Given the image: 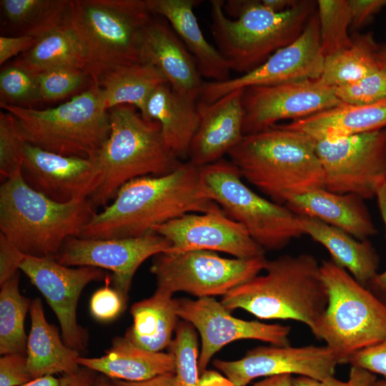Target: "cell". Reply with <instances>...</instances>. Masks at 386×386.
I'll list each match as a JSON object with an SVG mask.
<instances>
[{
	"mask_svg": "<svg viewBox=\"0 0 386 386\" xmlns=\"http://www.w3.org/2000/svg\"><path fill=\"white\" fill-rule=\"evenodd\" d=\"M153 14L146 0H72L68 20L84 48L92 84L107 73L139 63L143 29Z\"/></svg>",
	"mask_w": 386,
	"mask_h": 386,
	"instance_id": "cell-7",
	"label": "cell"
},
{
	"mask_svg": "<svg viewBox=\"0 0 386 386\" xmlns=\"http://www.w3.org/2000/svg\"><path fill=\"white\" fill-rule=\"evenodd\" d=\"M327 307L311 330L346 364L356 352L386 338V305L345 269L331 260L320 264Z\"/></svg>",
	"mask_w": 386,
	"mask_h": 386,
	"instance_id": "cell-8",
	"label": "cell"
},
{
	"mask_svg": "<svg viewBox=\"0 0 386 386\" xmlns=\"http://www.w3.org/2000/svg\"><path fill=\"white\" fill-rule=\"evenodd\" d=\"M175 333L169 348L175 359L177 386H200L199 354L195 328L183 320L178 323Z\"/></svg>",
	"mask_w": 386,
	"mask_h": 386,
	"instance_id": "cell-37",
	"label": "cell"
},
{
	"mask_svg": "<svg viewBox=\"0 0 386 386\" xmlns=\"http://www.w3.org/2000/svg\"><path fill=\"white\" fill-rule=\"evenodd\" d=\"M292 375L284 374L264 377L249 386H293Z\"/></svg>",
	"mask_w": 386,
	"mask_h": 386,
	"instance_id": "cell-53",
	"label": "cell"
},
{
	"mask_svg": "<svg viewBox=\"0 0 386 386\" xmlns=\"http://www.w3.org/2000/svg\"><path fill=\"white\" fill-rule=\"evenodd\" d=\"M110 132L95 153L103 180L90 197L95 207L106 206L127 182L145 176H163L183 162L167 146L159 124L145 119L134 106L109 110Z\"/></svg>",
	"mask_w": 386,
	"mask_h": 386,
	"instance_id": "cell-6",
	"label": "cell"
},
{
	"mask_svg": "<svg viewBox=\"0 0 386 386\" xmlns=\"http://www.w3.org/2000/svg\"><path fill=\"white\" fill-rule=\"evenodd\" d=\"M127 300L114 288L104 287L92 295L89 309L92 316L103 322L117 318L125 309Z\"/></svg>",
	"mask_w": 386,
	"mask_h": 386,
	"instance_id": "cell-42",
	"label": "cell"
},
{
	"mask_svg": "<svg viewBox=\"0 0 386 386\" xmlns=\"http://www.w3.org/2000/svg\"><path fill=\"white\" fill-rule=\"evenodd\" d=\"M15 119L24 142L44 150L83 158L100 149L110 132L109 111L101 100L98 85L58 107L36 109L0 102Z\"/></svg>",
	"mask_w": 386,
	"mask_h": 386,
	"instance_id": "cell-9",
	"label": "cell"
},
{
	"mask_svg": "<svg viewBox=\"0 0 386 386\" xmlns=\"http://www.w3.org/2000/svg\"><path fill=\"white\" fill-rule=\"evenodd\" d=\"M347 363L382 375L386 380V338L380 342L363 349L353 355Z\"/></svg>",
	"mask_w": 386,
	"mask_h": 386,
	"instance_id": "cell-45",
	"label": "cell"
},
{
	"mask_svg": "<svg viewBox=\"0 0 386 386\" xmlns=\"http://www.w3.org/2000/svg\"><path fill=\"white\" fill-rule=\"evenodd\" d=\"M197 102L177 93L166 83L152 91L142 116L159 124L167 146L182 162L188 160L190 144L199 126Z\"/></svg>",
	"mask_w": 386,
	"mask_h": 386,
	"instance_id": "cell-26",
	"label": "cell"
},
{
	"mask_svg": "<svg viewBox=\"0 0 386 386\" xmlns=\"http://www.w3.org/2000/svg\"><path fill=\"white\" fill-rule=\"evenodd\" d=\"M199 168L209 199L242 224L264 249L279 250L304 235L297 215L246 186L230 160L222 158Z\"/></svg>",
	"mask_w": 386,
	"mask_h": 386,
	"instance_id": "cell-10",
	"label": "cell"
},
{
	"mask_svg": "<svg viewBox=\"0 0 386 386\" xmlns=\"http://www.w3.org/2000/svg\"><path fill=\"white\" fill-rule=\"evenodd\" d=\"M0 102L24 107L41 101L36 74L13 62L0 73Z\"/></svg>",
	"mask_w": 386,
	"mask_h": 386,
	"instance_id": "cell-38",
	"label": "cell"
},
{
	"mask_svg": "<svg viewBox=\"0 0 386 386\" xmlns=\"http://www.w3.org/2000/svg\"><path fill=\"white\" fill-rule=\"evenodd\" d=\"M304 234L322 244L332 260L367 287L379 273V257L368 239H357L347 232L317 219L297 216Z\"/></svg>",
	"mask_w": 386,
	"mask_h": 386,
	"instance_id": "cell-29",
	"label": "cell"
},
{
	"mask_svg": "<svg viewBox=\"0 0 386 386\" xmlns=\"http://www.w3.org/2000/svg\"><path fill=\"white\" fill-rule=\"evenodd\" d=\"M264 270L222 296V305L229 312L242 309L261 320H291L312 330L328 302L315 257L284 254L267 260Z\"/></svg>",
	"mask_w": 386,
	"mask_h": 386,
	"instance_id": "cell-3",
	"label": "cell"
},
{
	"mask_svg": "<svg viewBox=\"0 0 386 386\" xmlns=\"http://www.w3.org/2000/svg\"><path fill=\"white\" fill-rule=\"evenodd\" d=\"M19 269L40 291L54 311L64 342L79 352L84 351L89 335L77 322L78 301L84 287L91 282L104 279L105 273L96 267H70L55 259L26 255Z\"/></svg>",
	"mask_w": 386,
	"mask_h": 386,
	"instance_id": "cell-16",
	"label": "cell"
},
{
	"mask_svg": "<svg viewBox=\"0 0 386 386\" xmlns=\"http://www.w3.org/2000/svg\"><path fill=\"white\" fill-rule=\"evenodd\" d=\"M375 197L386 232V182L378 189ZM367 288L386 305V269L378 273Z\"/></svg>",
	"mask_w": 386,
	"mask_h": 386,
	"instance_id": "cell-49",
	"label": "cell"
},
{
	"mask_svg": "<svg viewBox=\"0 0 386 386\" xmlns=\"http://www.w3.org/2000/svg\"><path fill=\"white\" fill-rule=\"evenodd\" d=\"M280 125L312 141H332L375 131L386 127V99L363 105L342 103Z\"/></svg>",
	"mask_w": 386,
	"mask_h": 386,
	"instance_id": "cell-25",
	"label": "cell"
},
{
	"mask_svg": "<svg viewBox=\"0 0 386 386\" xmlns=\"http://www.w3.org/2000/svg\"><path fill=\"white\" fill-rule=\"evenodd\" d=\"M227 154L242 178L277 204L324 187V172L313 142L281 125L243 136Z\"/></svg>",
	"mask_w": 386,
	"mask_h": 386,
	"instance_id": "cell-4",
	"label": "cell"
},
{
	"mask_svg": "<svg viewBox=\"0 0 386 386\" xmlns=\"http://www.w3.org/2000/svg\"><path fill=\"white\" fill-rule=\"evenodd\" d=\"M200 386H235L224 375L212 370H205L199 377Z\"/></svg>",
	"mask_w": 386,
	"mask_h": 386,
	"instance_id": "cell-52",
	"label": "cell"
},
{
	"mask_svg": "<svg viewBox=\"0 0 386 386\" xmlns=\"http://www.w3.org/2000/svg\"><path fill=\"white\" fill-rule=\"evenodd\" d=\"M325 56L320 22L315 11L293 42L279 49L252 71L222 81H204L199 101L210 104L237 89L320 77Z\"/></svg>",
	"mask_w": 386,
	"mask_h": 386,
	"instance_id": "cell-13",
	"label": "cell"
},
{
	"mask_svg": "<svg viewBox=\"0 0 386 386\" xmlns=\"http://www.w3.org/2000/svg\"><path fill=\"white\" fill-rule=\"evenodd\" d=\"M377 53L370 34L360 36L349 49L325 58L320 79L330 87L360 80L383 67Z\"/></svg>",
	"mask_w": 386,
	"mask_h": 386,
	"instance_id": "cell-33",
	"label": "cell"
},
{
	"mask_svg": "<svg viewBox=\"0 0 386 386\" xmlns=\"http://www.w3.org/2000/svg\"><path fill=\"white\" fill-rule=\"evenodd\" d=\"M78 363L110 379L127 381L144 380L166 372H175L172 352L146 350L124 337H114L104 355L100 357L80 356Z\"/></svg>",
	"mask_w": 386,
	"mask_h": 386,
	"instance_id": "cell-28",
	"label": "cell"
},
{
	"mask_svg": "<svg viewBox=\"0 0 386 386\" xmlns=\"http://www.w3.org/2000/svg\"><path fill=\"white\" fill-rule=\"evenodd\" d=\"M242 89H237L215 102L198 100L199 123L190 144L188 162L197 167L214 163L243 137Z\"/></svg>",
	"mask_w": 386,
	"mask_h": 386,
	"instance_id": "cell-22",
	"label": "cell"
},
{
	"mask_svg": "<svg viewBox=\"0 0 386 386\" xmlns=\"http://www.w3.org/2000/svg\"><path fill=\"white\" fill-rule=\"evenodd\" d=\"M68 0H1L8 23L20 35L37 39L68 18Z\"/></svg>",
	"mask_w": 386,
	"mask_h": 386,
	"instance_id": "cell-34",
	"label": "cell"
},
{
	"mask_svg": "<svg viewBox=\"0 0 386 386\" xmlns=\"http://www.w3.org/2000/svg\"><path fill=\"white\" fill-rule=\"evenodd\" d=\"M14 62L35 74L57 67H73L85 71L86 66L84 48L68 18L39 37L34 45Z\"/></svg>",
	"mask_w": 386,
	"mask_h": 386,
	"instance_id": "cell-32",
	"label": "cell"
},
{
	"mask_svg": "<svg viewBox=\"0 0 386 386\" xmlns=\"http://www.w3.org/2000/svg\"><path fill=\"white\" fill-rule=\"evenodd\" d=\"M336 96L350 104H370L386 99V68L355 82L332 87Z\"/></svg>",
	"mask_w": 386,
	"mask_h": 386,
	"instance_id": "cell-41",
	"label": "cell"
},
{
	"mask_svg": "<svg viewBox=\"0 0 386 386\" xmlns=\"http://www.w3.org/2000/svg\"><path fill=\"white\" fill-rule=\"evenodd\" d=\"M152 14L164 19L193 56L202 77L222 82L231 79V69L217 49L204 38L194 12L200 1L146 0Z\"/></svg>",
	"mask_w": 386,
	"mask_h": 386,
	"instance_id": "cell-24",
	"label": "cell"
},
{
	"mask_svg": "<svg viewBox=\"0 0 386 386\" xmlns=\"http://www.w3.org/2000/svg\"><path fill=\"white\" fill-rule=\"evenodd\" d=\"M164 237L150 233L130 238L71 237L64 243L56 260L68 267L89 266L112 272L114 288L124 299L139 267L148 258L171 249Z\"/></svg>",
	"mask_w": 386,
	"mask_h": 386,
	"instance_id": "cell-17",
	"label": "cell"
},
{
	"mask_svg": "<svg viewBox=\"0 0 386 386\" xmlns=\"http://www.w3.org/2000/svg\"><path fill=\"white\" fill-rule=\"evenodd\" d=\"M173 295L156 290L152 296L132 305L133 324L124 337L136 346L151 352L169 347L179 323Z\"/></svg>",
	"mask_w": 386,
	"mask_h": 386,
	"instance_id": "cell-30",
	"label": "cell"
},
{
	"mask_svg": "<svg viewBox=\"0 0 386 386\" xmlns=\"http://www.w3.org/2000/svg\"><path fill=\"white\" fill-rule=\"evenodd\" d=\"M139 58L155 66L174 91L198 101L204 81L193 56L164 19L153 14L144 26Z\"/></svg>",
	"mask_w": 386,
	"mask_h": 386,
	"instance_id": "cell-21",
	"label": "cell"
},
{
	"mask_svg": "<svg viewBox=\"0 0 386 386\" xmlns=\"http://www.w3.org/2000/svg\"><path fill=\"white\" fill-rule=\"evenodd\" d=\"M92 386H112L110 380L104 376H98Z\"/></svg>",
	"mask_w": 386,
	"mask_h": 386,
	"instance_id": "cell-56",
	"label": "cell"
},
{
	"mask_svg": "<svg viewBox=\"0 0 386 386\" xmlns=\"http://www.w3.org/2000/svg\"><path fill=\"white\" fill-rule=\"evenodd\" d=\"M214 366L235 386H247L258 377L297 375L315 380L333 376L340 361L327 346H258L239 360L215 359Z\"/></svg>",
	"mask_w": 386,
	"mask_h": 386,
	"instance_id": "cell-18",
	"label": "cell"
},
{
	"mask_svg": "<svg viewBox=\"0 0 386 386\" xmlns=\"http://www.w3.org/2000/svg\"><path fill=\"white\" fill-rule=\"evenodd\" d=\"M90 199L61 203L30 187L21 174L0 186V231L26 256L56 259L96 214Z\"/></svg>",
	"mask_w": 386,
	"mask_h": 386,
	"instance_id": "cell-5",
	"label": "cell"
},
{
	"mask_svg": "<svg viewBox=\"0 0 386 386\" xmlns=\"http://www.w3.org/2000/svg\"><path fill=\"white\" fill-rule=\"evenodd\" d=\"M312 142L326 189L363 199L375 197L386 182V128L332 141Z\"/></svg>",
	"mask_w": 386,
	"mask_h": 386,
	"instance_id": "cell-12",
	"label": "cell"
},
{
	"mask_svg": "<svg viewBox=\"0 0 386 386\" xmlns=\"http://www.w3.org/2000/svg\"><path fill=\"white\" fill-rule=\"evenodd\" d=\"M23 140L14 117L0 112V178L1 182L21 174Z\"/></svg>",
	"mask_w": 386,
	"mask_h": 386,
	"instance_id": "cell-39",
	"label": "cell"
},
{
	"mask_svg": "<svg viewBox=\"0 0 386 386\" xmlns=\"http://www.w3.org/2000/svg\"><path fill=\"white\" fill-rule=\"evenodd\" d=\"M221 209L207 196L199 168L186 161L166 175L138 177L124 184L112 202L96 212L79 237H137L184 214Z\"/></svg>",
	"mask_w": 386,
	"mask_h": 386,
	"instance_id": "cell-1",
	"label": "cell"
},
{
	"mask_svg": "<svg viewBox=\"0 0 386 386\" xmlns=\"http://www.w3.org/2000/svg\"><path fill=\"white\" fill-rule=\"evenodd\" d=\"M317 5L325 58L351 47L353 40L348 35L351 25L348 0H319Z\"/></svg>",
	"mask_w": 386,
	"mask_h": 386,
	"instance_id": "cell-36",
	"label": "cell"
},
{
	"mask_svg": "<svg viewBox=\"0 0 386 386\" xmlns=\"http://www.w3.org/2000/svg\"><path fill=\"white\" fill-rule=\"evenodd\" d=\"M21 386H61L60 379L54 377L52 375H46L31 381Z\"/></svg>",
	"mask_w": 386,
	"mask_h": 386,
	"instance_id": "cell-55",
	"label": "cell"
},
{
	"mask_svg": "<svg viewBox=\"0 0 386 386\" xmlns=\"http://www.w3.org/2000/svg\"><path fill=\"white\" fill-rule=\"evenodd\" d=\"M21 177L34 190L67 203L90 199L102 182L103 172L94 155L65 156L25 142Z\"/></svg>",
	"mask_w": 386,
	"mask_h": 386,
	"instance_id": "cell-19",
	"label": "cell"
},
{
	"mask_svg": "<svg viewBox=\"0 0 386 386\" xmlns=\"http://www.w3.org/2000/svg\"><path fill=\"white\" fill-rule=\"evenodd\" d=\"M363 200L353 194L320 187L291 197L285 206L297 216L317 219L364 240L375 235L377 229Z\"/></svg>",
	"mask_w": 386,
	"mask_h": 386,
	"instance_id": "cell-23",
	"label": "cell"
},
{
	"mask_svg": "<svg viewBox=\"0 0 386 386\" xmlns=\"http://www.w3.org/2000/svg\"><path fill=\"white\" fill-rule=\"evenodd\" d=\"M242 102L244 136L283 119L297 120L342 104L320 78L247 87Z\"/></svg>",
	"mask_w": 386,
	"mask_h": 386,
	"instance_id": "cell-14",
	"label": "cell"
},
{
	"mask_svg": "<svg viewBox=\"0 0 386 386\" xmlns=\"http://www.w3.org/2000/svg\"><path fill=\"white\" fill-rule=\"evenodd\" d=\"M31 380L26 355L11 353L0 358V386H21Z\"/></svg>",
	"mask_w": 386,
	"mask_h": 386,
	"instance_id": "cell-43",
	"label": "cell"
},
{
	"mask_svg": "<svg viewBox=\"0 0 386 386\" xmlns=\"http://www.w3.org/2000/svg\"><path fill=\"white\" fill-rule=\"evenodd\" d=\"M263 5L274 12H282L292 7L297 1L293 0H262Z\"/></svg>",
	"mask_w": 386,
	"mask_h": 386,
	"instance_id": "cell-54",
	"label": "cell"
},
{
	"mask_svg": "<svg viewBox=\"0 0 386 386\" xmlns=\"http://www.w3.org/2000/svg\"><path fill=\"white\" fill-rule=\"evenodd\" d=\"M110 382L112 386H177L175 372H166L139 381L111 379Z\"/></svg>",
	"mask_w": 386,
	"mask_h": 386,
	"instance_id": "cell-50",
	"label": "cell"
},
{
	"mask_svg": "<svg viewBox=\"0 0 386 386\" xmlns=\"http://www.w3.org/2000/svg\"><path fill=\"white\" fill-rule=\"evenodd\" d=\"M264 256L225 258L215 252L192 250L162 252L154 256L150 272L157 289L173 295L184 292L199 297L224 296L264 269Z\"/></svg>",
	"mask_w": 386,
	"mask_h": 386,
	"instance_id": "cell-11",
	"label": "cell"
},
{
	"mask_svg": "<svg viewBox=\"0 0 386 386\" xmlns=\"http://www.w3.org/2000/svg\"><path fill=\"white\" fill-rule=\"evenodd\" d=\"M375 386H386L385 380H377L375 384Z\"/></svg>",
	"mask_w": 386,
	"mask_h": 386,
	"instance_id": "cell-58",
	"label": "cell"
},
{
	"mask_svg": "<svg viewBox=\"0 0 386 386\" xmlns=\"http://www.w3.org/2000/svg\"><path fill=\"white\" fill-rule=\"evenodd\" d=\"M179 318L191 324L201 337L198 367L201 375L214 355L224 345L238 340H257L278 346L290 345L291 328L233 317L213 297L175 299Z\"/></svg>",
	"mask_w": 386,
	"mask_h": 386,
	"instance_id": "cell-15",
	"label": "cell"
},
{
	"mask_svg": "<svg viewBox=\"0 0 386 386\" xmlns=\"http://www.w3.org/2000/svg\"><path fill=\"white\" fill-rule=\"evenodd\" d=\"M19 273L1 284L0 354L26 355L27 339L24 321L31 301L19 288Z\"/></svg>",
	"mask_w": 386,
	"mask_h": 386,
	"instance_id": "cell-35",
	"label": "cell"
},
{
	"mask_svg": "<svg viewBox=\"0 0 386 386\" xmlns=\"http://www.w3.org/2000/svg\"><path fill=\"white\" fill-rule=\"evenodd\" d=\"M37 39L28 35L0 36V64H4L11 57L29 50Z\"/></svg>",
	"mask_w": 386,
	"mask_h": 386,
	"instance_id": "cell-48",
	"label": "cell"
},
{
	"mask_svg": "<svg viewBox=\"0 0 386 386\" xmlns=\"http://www.w3.org/2000/svg\"><path fill=\"white\" fill-rule=\"evenodd\" d=\"M377 380L375 374L356 366L350 367L346 381L340 380L334 375L320 380L302 376L292 378L293 386H375Z\"/></svg>",
	"mask_w": 386,
	"mask_h": 386,
	"instance_id": "cell-44",
	"label": "cell"
},
{
	"mask_svg": "<svg viewBox=\"0 0 386 386\" xmlns=\"http://www.w3.org/2000/svg\"><path fill=\"white\" fill-rule=\"evenodd\" d=\"M25 256L0 233V285L19 272L20 264Z\"/></svg>",
	"mask_w": 386,
	"mask_h": 386,
	"instance_id": "cell-46",
	"label": "cell"
},
{
	"mask_svg": "<svg viewBox=\"0 0 386 386\" xmlns=\"http://www.w3.org/2000/svg\"><path fill=\"white\" fill-rule=\"evenodd\" d=\"M168 83L164 75L149 63H137L115 69L101 77L96 85L104 108L129 104L135 107L142 116L152 91Z\"/></svg>",
	"mask_w": 386,
	"mask_h": 386,
	"instance_id": "cell-31",
	"label": "cell"
},
{
	"mask_svg": "<svg viewBox=\"0 0 386 386\" xmlns=\"http://www.w3.org/2000/svg\"><path fill=\"white\" fill-rule=\"evenodd\" d=\"M351 25L359 28L372 16L386 7V0H348Z\"/></svg>",
	"mask_w": 386,
	"mask_h": 386,
	"instance_id": "cell-47",
	"label": "cell"
},
{
	"mask_svg": "<svg viewBox=\"0 0 386 386\" xmlns=\"http://www.w3.org/2000/svg\"><path fill=\"white\" fill-rule=\"evenodd\" d=\"M210 4V29L217 49L231 71L243 75L297 39L317 3L297 1L282 12L257 0H211Z\"/></svg>",
	"mask_w": 386,
	"mask_h": 386,
	"instance_id": "cell-2",
	"label": "cell"
},
{
	"mask_svg": "<svg viewBox=\"0 0 386 386\" xmlns=\"http://www.w3.org/2000/svg\"><path fill=\"white\" fill-rule=\"evenodd\" d=\"M377 56L382 65L386 68V47L378 50Z\"/></svg>",
	"mask_w": 386,
	"mask_h": 386,
	"instance_id": "cell-57",
	"label": "cell"
},
{
	"mask_svg": "<svg viewBox=\"0 0 386 386\" xmlns=\"http://www.w3.org/2000/svg\"><path fill=\"white\" fill-rule=\"evenodd\" d=\"M31 328L27 339L26 361L32 380L80 369L79 352L61 340L57 327L46 321L41 300L34 299L29 309Z\"/></svg>",
	"mask_w": 386,
	"mask_h": 386,
	"instance_id": "cell-27",
	"label": "cell"
},
{
	"mask_svg": "<svg viewBox=\"0 0 386 386\" xmlns=\"http://www.w3.org/2000/svg\"><path fill=\"white\" fill-rule=\"evenodd\" d=\"M41 101L63 99L86 82L89 77L85 71L73 67H57L36 73Z\"/></svg>",
	"mask_w": 386,
	"mask_h": 386,
	"instance_id": "cell-40",
	"label": "cell"
},
{
	"mask_svg": "<svg viewBox=\"0 0 386 386\" xmlns=\"http://www.w3.org/2000/svg\"><path fill=\"white\" fill-rule=\"evenodd\" d=\"M95 372L86 367L71 375H63L60 378L61 386H92L96 380Z\"/></svg>",
	"mask_w": 386,
	"mask_h": 386,
	"instance_id": "cell-51",
	"label": "cell"
},
{
	"mask_svg": "<svg viewBox=\"0 0 386 386\" xmlns=\"http://www.w3.org/2000/svg\"><path fill=\"white\" fill-rule=\"evenodd\" d=\"M153 232L169 241L170 252L218 251L243 259L264 256V249L246 229L222 209L188 213L156 226Z\"/></svg>",
	"mask_w": 386,
	"mask_h": 386,
	"instance_id": "cell-20",
	"label": "cell"
}]
</instances>
